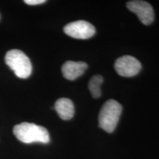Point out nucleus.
Wrapping results in <instances>:
<instances>
[{"instance_id":"nucleus-3","label":"nucleus","mask_w":159,"mask_h":159,"mask_svg":"<svg viewBox=\"0 0 159 159\" xmlns=\"http://www.w3.org/2000/svg\"><path fill=\"white\" fill-rule=\"evenodd\" d=\"M5 63L15 75L21 79H26L30 76L32 64L30 60L22 51L11 49L5 55Z\"/></svg>"},{"instance_id":"nucleus-9","label":"nucleus","mask_w":159,"mask_h":159,"mask_svg":"<svg viewBox=\"0 0 159 159\" xmlns=\"http://www.w3.org/2000/svg\"><path fill=\"white\" fill-rule=\"evenodd\" d=\"M103 83V77L101 75H94L89 83V89L94 98H99L101 96L100 85Z\"/></svg>"},{"instance_id":"nucleus-4","label":"nucleus","mask_w":159,"mask_h":159,"mask_svg":"<svg viewBox=\"0 0 159 159\" xmlns=\"http://www.w3.org/2000/svg\"><path fill=\"white\" fill-rule=\"evenodd\" d=\"M64 33L69 36L77 39H88L95 34V27L84 20L75 21L66 25L63 28Z\"/></svg>"},{"instance_id":"nucleus-7","label":"nucleus","mask_w":159,"mask_h":159,"mask_svg":"<svg viewBox=\"0 0 159 159\" xmlns=\"http://www.w3.org/2000/svg\"><path fill=\"white\" fill-rule=\"evenodd\" d=\"M88 68L87 63L83 61H68L62 66V73L63 77L69 80H75L83 75Z\"/></svg>"},{"instance_id":"nucleus-5","label":"nucleus","mask_w":159,"mask_h":159,"mask_svg":"<svg viewBox=\"0 0 159 159\" xmlns=\"http://www.w3.org/2000/svg\"><path fill=\"white\" fill-rule=\"evenodd\" d=\"M114 68L119 75L130 77L139 74L142 69V64L136 57L130 55H123L116 60Z\"/></svg>"},{"instance_id":"nucleus-6","label":"nucleus","mask_w":159,"mask_h":159,"mask_svg":"<svg viewBox=\"0 0 159 159\" xmlns=\"http://www.w3.org/2000/svg\"><path fill=\"white\" fill-rule=\"evenodd\" d=\"M127 7L131 12L136 13L141 22L145 25H150L153 22L155 14L152 7L145 1L135 0L127 3Z\"/></svg>"},{"instance_id":"nucleus-8","label":"nucleus","mask_w":159,"mask_h":159,"mask_svg":"<svg viewBox=\"0 0 159 159\" xmlns=\"http://www.w3.org/2000/svg\"><path fill=\"white\" fill-rule=\"evenodd\" d=\"M55 109L63 120H69L74 116L75 107L73 102L68 98H60L55 103Z\"/></svg>"},{"instance_id":"nucleus-1","label":"nucleus","mask_w":159,"mask_h":159,"mask_svg":"<svg viewBox=\"0 0 159 159\" xmlns=\"http://www.w3.org/2000/svg\"><path fill=\"white\" fill-rule=\"evenodd\" d=\"M15 136L25 144L41 142L47 144L50 141L48 130L45 128L34 123L22 122L13 128Z\"/></svg>"},{"instance_id":"nucleus-2","label":"nucleus","mask_w":159,"mask_h":159,"mask_svg":"<svg viewBox=\"0 0 159 159\" xmlns=\"http://www.w3.org/2000/svg\"><path fill=\"white\" fill-rule=\"evenodd\" d=\"M122 107L114 99H109L105 102L99 114V125L108 133L114 132L118 124Z\"/></svg>"},{"instance_id":"nucleus-10","label":"nucleus","mask_w":159,"mask_h":159,"mask_svg":"<svg viewBox=\"0 0 159 159\" xmlns=\"http://www.w3.org/2000/svg\"><path fill=\"white\" fill-rule=\"evenodd\" d=\"M46 2L45 0H25V3L30 5H41Z\"/></svg>"}]
</instances>
